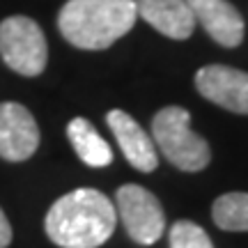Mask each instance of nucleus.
<instances>
[{"mask_svg": "<svg viewBox=\"0 0 248 248\" xmlns=\"http://www.w3.org/2000/svg\"><path fill=\"white\" fill-rule=\"evenodd\" d=\"M115 204L97 188H76L46 214V234L60 248H99L115 232Z\"/></svg>", "mask_w": 248, "mask_h": 248, "instance_id": "nucleus-1", "label": "nucleus"}, {"mask_svg": "<svg viewBox=\"0 0 248 248\" xmlns=\"http://www.w3.org/2000/svg\"><path fill=\"white\" fill-rule=\"evenodd\" d=\"M133 0H69L58 14L60 35L76 48L104 51L136 26Z\"/></svg>", "mask_w": 248, "mask_h": 248, "instance_id": "nucleus-2", "label": "nucleus"}, {"mask_svg": "<svg viewBox=\"0 0 248 248\" xmlns=\"http://www.w3.org/2000/svg\"><path fill=\"white\" fill-rule=\"evenodd\" d=\"M152 140L175 168L184 172L204 170L212 161L209 145L191 129V115L182 106H166L154 115Z\"/></svg>", "mask_w": 248, "mask_h": 248, "instance_id": "nucleus-3", "label": "nucleus"}, {"mask_svg": "<svg viewBox=\"0 0 248 248\" xmlns=\"http://www.w3.org/2000/svg\"><path fill=\"white\" fill-rule=\"evenodd\" d=\"M0 55L21 76H39L48 60L46 37L37 21L9 16L0 23Z\"/></svg>", "mask_w": 248, "mask_h": 248, "instance_id": "nucleus-4", "label": "nucleus"}, {"mask_svg": "<svg viewBox=\"0 0 248 248\" xmlns=\"http://www.w3.org/2000/svg\"><path fill=\"white\" fill-rule=\"evenodd\" d=\"M115 212L136 244L150 246L161 239L166 230V216L156 195L138 184H124L115 193Z\"/></svg>", "mask_w": 248, "mask_h": 248, "instance_id": "nucleus-5", "label": "nucleus"}, {"mask_svg": "<svg viewBox=\"0 0 248 248\" xmlns=\"http://www.w3.org/2000/svg\"><path fill=\"white\" fill-rule=\"evenodd\" d=\"M195 88L207 101L248 115V74L225 64H207L195 74Z\"/></svg>", "mask_w": 248, "mask_h": 248, "instance_id": "nucleus-6", "label": "nucleus"}, {"mask_svg": "<svg viewBox=\"0 0 248 248\" xmlns=\"http://www.w3.org/2000/svg\"><path fill=\"white\" fill-rule=\"evenodd\" d=\"M39 147V126L32 113L16 101L0 104V159L26 161Z\"/></svg>", "mask_w": 248, "mask_h": 248, "instance_id": "nucleus-7", "label": "nucleus"}, {"mask_svg": "<svg viewBox=\"0 0 248 248\" xmlns=\"http://www.w3.org/2000/svg\"><path fill=\"white\" fill-rule=\"evenodd\" d=\"M193 12L195 23L207 30L216 44L234 48L244 39V18L239 9L228 0H186Z\"/></svg>", "mask_w": 248, "mask_h": 248, "instance_id": "nucleus-8", "label": "nucleus"}, {"mask_svg": "<svg viewBox=\"0 0 248 248\" xmlns=\"http://www.w3.org/2000/svg\"><path fill=\"white\" fill-rule=\"evenodd\" d=\"M106 122L110 126L113 136H115L122 154L126 156V161L131 163L133 168L140 170V172H152V170L159 166L154 140L142 131V126L129 113H124V110H110L106 115Z\"/></svg>", "mask_w": 248, "mask_h": 248, "instance_id": "nucleus-9", "label": "nucleus"}, {"mask_svg": "<svg viewBox=\"0 0 248 248\" xmlns=\"http://www.w3.org/2000/svg\"><path fill=\"white\" fill-rule=\"evenodd\" d=\"M136 12L156 32L170 39H188L195 30V16L186 0H133Z\"/></svg>", "mask_w": 248, "mask_h": 248, "instance_id": "nucleus-10", "label": "nucleus"}, {"mask_svg": "<svg viewBox=\"0 0 248 248\" xmlns=\"http://www.w3.org/2000/svg\"><path fill=\"white\" fill-rule=\"evenodd\" d=\"M67 138H69L71 147L76 150L78 159L83 163H88L90 168H106L113 163V150L97 129L88 122L85 117H74L67 124Z\"/></svg>", "mask_w": 248, "mask_h": 248, "instance_id": "nucleus-11", "label": "nucleus"}, {"mask_svg": "<svg viewBox=\"0 0 248 248\" xmlns=\"http://www.w3.org/2000/svg\"><path fill=\"white\" fill-rule=\"evenodd\" d=\"M214 223L228 232H248V193L232 191L216 198L212 207Z\"/></svg>", "mask_w": 248, "mask_h": 248, "instance_id": "nucleus-12", "label": "nucleus"}, {"mask_svg": "<svg viewBox=\"0 0 248 248\" xmlns=\"http://www.w3.org/2000/svg\"><path fill=\"white\" fill-rule=\"evenodd\" d=\"M170 248H214V244L198 223L177 221L170 228Z\"/></svg>", "mask_w": 248, "mask_h": 248, "instance_id": "nucleus-13", "label": "nucleus"}, {"mask_svg": "<svg viewBox=\"0 0 248 248\" xmlns=\"http://www.w3.org/2000/svg\"><path fill=\"white\" fill-rule=\"evenodd\" d=\"M9 241H12V225H9L7 216L0 207V248H7Z\"/></svg>", "mask_w": 248, "mask_h": 248, "instance_id": "nucleus-14", "label": "nucleus"}]
</instances>
